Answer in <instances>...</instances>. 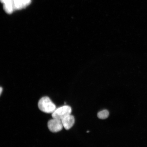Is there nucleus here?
Here are the masks:
<instances>
[{
  "label": "nucleus",
  "instance_id": "1",
  "mask_svg": "<svg viewBox=\"0 0 147 147\" xmlns=\"http://www.w3.org/2000/svg\"><path fill=\"white\" fill-rule=\"evenodd\" d=\"M38 107L42 112L52 114L56 109V106L48 97H42L38 101Z\"/></svg>",
  "mask_w": 147,
  "mask_h": 147
},
{
  "label": "nucleus",
  "instance_id": "2",
  "mask_svg": "<svg viewBox=\"0 0 147 147\" xmlns=\"http://www.w3.org/2000/svg\"><path fill=\"white\" fill-rule=\"evenodd\" d=\"M72 111L70 106L64 105L56 108L51 115L53 118L62 120L67 116L71 115Z\"/></svg>",
  "mask_w": 147,
  "mask_h": 147
},
{
  "label": "nucleus",
  "instance_id": "3",
  "mask_svg": "<svg viewBox=\"0 0 147 147\" xmlns=\"http://www.w3.org/2000/svg\"><path fill=\"white\" fill-rule=\"evenodd\" d=\"M48 127L49 129L53 133H57L61 130L63 127L61 120L53 118L48 122Z\"/></svg>",
  "mask_w": 147,
  "mask_h": 147
},
{
  "label": "nucleus",
  "instance_id": "4",
  "mask_svg": "<svg viewBox=\"0 0 147 147\" xmlns=\"http://www.w3.org/2000/svg\"><path fill=\"white\" fill-rule=\"evenodd\" d=\"M61 121L63 127L66 130H69L74 125L75 119L73 115H70L62 119Z\"/></svg>",
  "mask_w": 147,
  "mask_h": 147
},
{
  "label": "nucleus",
  "instance_id": "5",
  "mask_svg": "<svg viewBox=\"0 0 147 147\" xmlns=\"http://www.w3.org/2000/svg\"><path fill=\"white\" fill-rule=\"evenodd\" d=\"M31 0H12L14 9H21L25 8L31 3Z\"/></svg>",
  "mask_w": 147,
  "mask_h": 147
},
{
  "label": "nucleus",
  "instance_id": "6",
  "mask_svg": "<svg viewBox=\"0 0 147 147\" xmlns=\"http://www.w3.org/2000/svg\"><path fill=\"white\" fill-rule=\"evenodd\" d=\"M109 115V112L107 110H102L97 114V116L99 119H105L107 118Z\"/></svg>",
  "mask_w": 147,
  "mask_h": 147
},
{
  "label": "nucleus",
  "instance_id": "7",
  "mask_svg": "<svg viewBox=\"0 0 147 147\" xmlns=\"http://www.w3.org/2000/svg\"><path fill=\"white\" fill-rule=\"evenodd\" d=\"M3 9L8 14L12 13L14 10L13 5L12 3L10 4H4Z\"/></svg>",
  "mask_w": 147,
  "mask_h": 147
},
{
  "label": "nucleus",
  "instance_id": "8",
  "mask_svg": "<svg viewBox=\"0 0 147 147\" xmlns=\"http://www.w3.org/2000/svg\"><path fill=\"white\" fill-rule=\"evenodd\" d=\"M1 3H4V4H10L12 3V0H1Z\"/></svg>",
  "mask_w": 147,
  "mask_h": 147
},
{
  "label": "nucleus",
  "instance_id": "9",
  "mask_svg": "<svg viewBox=\"0 0 147 147\" xmlns=\"http://www.w3.org/2000/svg\"><path fill=\"white\" fill-rule=\"evenodd\" d=\"M0 93H1V95L2 92L3 91V88H2L1 87V89H0Z\"/></svg>",
  "mask_w": 147,
  "mask_h": 147
}]
</instances>
